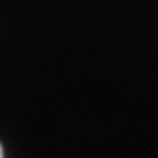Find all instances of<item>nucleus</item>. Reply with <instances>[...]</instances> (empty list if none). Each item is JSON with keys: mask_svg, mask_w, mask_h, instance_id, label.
Wrapping results in <instances>:
<instances>
[{"mask_svg": "<svg viewBox=\"0 0 158 158\" xmlns=\"http://www.w3.org/2000/svg\"><path fill=\"white\" fill-rule=\"evenodd\" d=\"M0 158H2V145H0Z\"/></svg>", "mask_w": 158, "mask_h": 158, "instance_id": "nucleus-1", "label": "nucleus"}]
</instances>
